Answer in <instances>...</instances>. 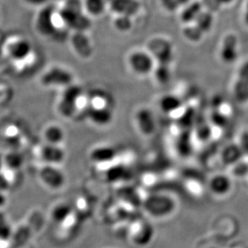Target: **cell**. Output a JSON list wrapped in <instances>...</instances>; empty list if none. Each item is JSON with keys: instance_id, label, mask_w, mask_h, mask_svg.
I'll return each instance as SVG.
<instances>
[{"instance_id": "obj_1", "label": "cell", "mask_w": 248, "mask_h": 248, "mask_svg": "<svg viewBox=\"0 0 248 248\" xmlns=\"http://www.w3.org/2000/svg\"><path fill=\"white\" fill-rule=\"evenodd\" d=\"M143 209L148 215L155 218H164L176 210V202L168 194L155 193L148 197L143 202Z\"/></svg>"}, {"instance_id": "obj_2", "label": "cell", "mask_w": 248, "mask_h": 248, "mask_svg": "<svg viewBox=\"0 0 248 248\" xmlns=\"http://www.w3.org/2000/svg\"><path fill=\"white\" fill-rule=\"evenodd\" d=\"M2 52L9 60L16 63L29 58L33 53V48L29 39L20 35H14L5 41Z\"/></svg>"}, {"instance_id": "obj_3", "label": "cell", "mask_w": 248, "mask_h": 248, "mask_svg": "<svg viewBox=\"0 0 248 248\" xmlns=\"http://www.w3.org/2000/svg\"><path fill=\"white\" fill-rule=\"evenodd\" d=\"M41 82L48 88H62L74 83V75L71 72L62 66H53L44 72Z\"/></svg>"}, {"instance_id": "obj_4", "label": "cell", "mask_w": 248, "mask_h": 248, "mask_svg": "<svg viewBox=\"0 0 248 248\" xmlns=\"http://www.w3.org/2000/svg\"><path fill=\"white\" fill-rule=\"evenodd\" d=\"M155 64V60L148 51H134L127 58L129 69L137 76L145 77L153 74Z\"/></svg>"}, {"instance_id": "obj_5", "label": "cell", "mask_w": 248, "mask_h": 248, "mask_svg": "<svg viewBox=\"0 0 248 248\" xmlns=\"http://www.w3.org/2000/svg\"><path fill=\"white\" fill-rule=\"evenodd\" d=\"M41 184L50 190H60L66 182V177L58 165H45L39 170Z\"/></svg>"}, {"instance_id": "obj_6", "label": "cell", "mask_w": 248, "mask_h": 248, "mask_svg": "<svg viewBox=\"0 0 248 248\" xmlns=\"http://www.w3.org/2000/svg\"><path fill=\"white\" fill-rule=\"evenodd\" d=\"M148 52L156 64H171L174 58L172 44L164 38H155L148 43Z\"/></svg>"}, {"instance_id": "obj_7", "label": "cell", "mask_w": 248, "mask_h": 248, "mask_svg": "<svg viewBox=\"0 0 248 248\" xmlns=\"http://www.w3.org/2000/svg\"><path fill=\"white\" fill-rule=\"evenodd\" d=\"M36 31L41 36L48 37L55 34V23H54V13L51 7H45L39 12L36 18Z\"/></svg>"}, {"instance_id": "obj_8", "label": "cell", "mask_w": 248, "mask_h": 248, "mask_svg": "<svg viewBox=\"0 0 248 248\" xmlns=\"http://www.w3.org/2000/svg\"><path fill=\"white\" fill-rule=\"evenodd\" d=\"M239 39L233 33L227 34L222 40L220 48L219 56L221 60L226 64H232L236 62L239 57Z\"/></svg>"}, {"instance_id": "obj_9", "label": "cell", "mask_w": 248, "mask_h": 248, "mask_svg": "<svg viewBox=\"0 0 248 248\" xmlns=\"http://www.w3.org/2000/svg\"><path fill=\"white\" fill-rule=\"evenodd\" d=\"M40 157L46 165L58 166L65 159V152L61 145L46 143L40 150Z\"/></svg>"}, {"instance_id": "obj_10", "label": "cell", "mask_w": 248, "mask_h": 248, "mask_svg": "<svg viewBox=\"0 0 248 248\" xmlns=\"http://www.w3.org/2000/svg\"><path fill=\"white\" fill-rule=\"evenodd\" d=\"M130 235L131 241L136 246H147L153 239L154 230L151 225L142 222L132 227Z\"/></svg>"}, {"instance_id": "obj_11", "label": "cell", "mask_w": 248, "mask_h": 248, "mask_svg": "<svg viewBox=\"0 0 248 248\" xmlns=\"http://www.w3.org/2000/svg\"><path fill=\"white\" fill-rule=\"evenodd\" d=\"M136 126L141 133L148 136L155 131V120L151 110L142 108L136 113Z\"/></svg>"}, {"instance_id": "obj_12", "label": "cell", "mask_w": 248, "mask_h": 248, "mask_svg": "<svg viewBox=\"0 0 248 248\" xmlns=\"http://www.w3.org/2000/svg\"><path fill=\"white\" fill-rule=\"evenodd\" d=\"M87 117L96 126H105L112 122L114 114L110 107L105 108H90Z\"/></svg>"}, {"instance_id": "obj_13", "label": "cell", "mask_w": 248, "mask_h": 248, "mask_svg": "<svg viewBox=\"0 0 248 248\" xmlns=\"http://www.w3.org/2000/svg\"><path fill=\"white\" fill-rule=\"evenodd\" d=\"M209 188L213 194L218 197H223L227 195L232 191V180L227 175H215L209 182Z\"/></svg>"}, {"instance_id": "obj_14", "label": "cell", "mask_w": 248, "mask_h": 248, "mask_svg": "<svg viewBox=\"0 0 248 248\" xmlns=\"http://www.w3.org/2000/svg\"><path fill=\"white\" fill-rule=\"evenodd\" d=\"M43 139L46 143L62 145L65 139L64 129L58 124H48L43 130Z\"/></svg>"}, {"instance_id": "obj_15", "label": "cell", "mask_w": 248, "mask_h": 248, "mask_svg": "<svg viewBox=\"0 0 248 248\" xmlns=\"http://www.w3.org/2000/svg\"><path fill=\"white\" fill-rule=\"evenodd\" d=\"M243 155L244 152L239 144L231 143L223 148L221 153V159L224 165H234L241 160Z\"/></svg>"}, {"instance_id": "obj_16", "label": "cell", "mask_w": 248, "mask_h": 248, "mask_svg": "<svg viewBox=\"0 0 248 248\" xmlns=\"http://www.w3.org/2000/svg\"><path fill=\"white\" fill-rule=\"evenodd\" d=\"M110 4L117 15H126L129 16L138 12L140 7V3L136 0H112Z\"/></svg>"}, {"instance_id": "obj_17", "label": "cell", "mask_w": 248, "mask_h": 248, "mask_svg": "<svg viewBox=\"0 0 248 248\" xmlns=\"http://www.w3.org/2000/svg\"><path fill=\"white\" fill-rule=\"evenodd\" d=\"M73 213V209L66 203H58L54 205L50 212V217L53 222L57 224H64L68 221Z\"/></svg>"}, {"instance_id": "obj_18", "label": "cell", "mask_w": 248, "mask_h": 248, "mask_svg": "<svg viewBox=\"0 0 248 248\" xmlns=\"http://www.w3.org/2000/svg\"><path fill=\"white\" fill-rule=\"evenodd\" d=\"M115 149L108 146L97 147L91 151V159L97 164L110 162L115 157Z\"/></svg>"}, {"instance_id": "obj_19", "label": "cell", "mask_w": 248, "mask_h": 248, "mask_svg": "<svg viewBox=\"0 0 248 248\" xmlns=\"http://www.w3.org/2000/svg\"><path fill=\"white\" fill-rule=\"evenodd\" d=\"M159 106L162 112L168 115H172L182 108V101L177 96L167 94L160 98Z\"/></svg>"}, {"instance_id": "obj_20", "label": "cell", "mask_w": 248, "mask_h": 248, "mask_svg": "<svg viewBox=\"0 0 248 248\" xmlns=\"http://www.w3.org/2000/svg\"><path fill=\"white\" fill-rule=\"evenodd\" d=\"M4 169L18 172L24 165V156L19 151L12 150L3 155Z\"/></svg>"}, {"instance_id": "obj_21", "label": "cell", "mask_w": 248, "mask_h": 248, "mask_svg": "<svg viewBox=\"0 0 248 248\" xmlns=\"http://www.w3.org/2000/svg\"><path fill=\"white\" fill-rule=\"evenodd\" d=\"M202 11V2L198 1L191 2L190 3L185 6V8L181 15V19L186 24H193Z\"/></svg>"}, {"instance_id": "obj_22", "label": "cell", "mask_w": 248, "mask_h": 248, "mask_svg": "<svg viewBox=\"0 0 248 248\" xmlns=\"http://www.w3.org/2000/svg\"><path fill=\"white\" fill-rule=\"evenodd\" d=\"M171 65L166 64H156L153 69V74L157 83L166 85L172 79Z\"/></svg>"}, {"instance_id": "obj_23", "label": "cell", "mask_w": 248, "mask_h": 248, "mask_svg": "<svg viewBox=\"0 0 248 248\" xmlns=\"http://www.w3.org/2000/svg\"><path fill=\"white\" fill-rule=\"evenodd\" d=\"M194 24L200 29L203 33L205 34L212 29L215 24V16L211 12L203 9L198 18L196 19Z\"/></svg>"}, {"instance_id": "obj_24", "label": "cell", "mask_w": 248, "mask_h": 248, "mask_svg": "<svg viewBox=\"0 0 248 248\" xmlns=\"http://www.w3.org/2000/svg\"><path fill=\"white\" fill-rule=\"evenodd\" d=\"M107 4L108 2L106 0H85L84 2L86 11L93 16L103 14L105 12Z\"/></svg>"}, {"instance_id": "obj_25", "label": "cell", "mask_w": 248, "mask_h": 248, "mask_svg": "<svg viewBox=\"0 0 248 248\" xmlns=\"http://www.w3.org/2000/svg\"><path fill=\"white\" fill-rule=\"evenodd\" d=\"M183 35L187 41L193 43H197L202 41L204 33L193 23V24H186V28L183 30Z\"/></svg>"}, {"instance_id": "obj_26", "label": "cell", "mask_w": 248, "mask_h": 248, "mask_svg": "<svg viewBox=\"0 0 248 248\" xmlns=\"http://www.w3.org/2000/svg\"><path fill=\"white\" fill-rule=\"evenodd\" d=\"M115 29L121 32H126L130 31L132 27V20L131 16L126 15H118L116 19H115Z\"/></svg>"}, {"instance_id": "obj_27", "label": "cell", "mask_w": 248, "mask_h": 248, "mask_svg": "<svg viewBox=\"0 0 248 248\" xmlns=\"http://www.w3.org/2000/svg\"><path fill=\"white\" fill-rule=\"evenodd\" d=\"M160 1L163 8L169 12H174L181 7L177 0H160Z\"/></svg>"}, {"instance_id": "obj_28", "label": "cell", "mask_w": 248, "mask_h": 248, "mask_svg": "<svg viewBox=\"0 0 248 248\" xmlns=\"http://www.w3.org/2000/svg\"><path fill=\"white\" fill-rule=\"evenodd\" d=\"M12 91L9 86H7V85L5 84H0V103H3L2 97L4 99L5 103L9 102L12 98Z\"/></svg>"}, {"instance_id": "obj_29", "label": "cell", "mask_w": 248, "mask_h": 248, "mask_svg": "<svg viewBox=\"0 0 248 248\" xmlns=\"http://www.w3.org/2000/svg\"><path fill=\"white\" fill-rule=\"evenodd\" d=\"M12 234V230L9 225L4 221L0 222V239H7Z\"/></svg>"}, {"instance_id": "obj_30", "label": "cell", "mask_w": 248, "mask_h": 248, "mask_svg": "<svg viewBox=\"0 0 248 248\" xmlns=\"http://www.w3.org/2000/svg\"><path fill=\"white\" fill-rule=\"evenodd\" d=\"M10 186L11 184L6 176L2 172H0V192L5 193L9 189Z\"/></svg>"}, {"instance_id": "obj_31", "label": "cell", "mask_w": 248, "mask_h": 248, "mask_svg": "<svg viewBox=\"0 0 248 248\" xmlns=\"http://www.w3.org/2000/svg\"><path fill=\"white\" fill-rule=\"evenodd\" d=\"M239 79L248 82V62L242 64L241 68L239 69Z\"/></svg>"}, {"instance_id": "obj_32", "label": "cell", "mask_w": 248, "mask_h": 248, "mask_svg": "<svg viewBox=\"0 0 248 248\" xmlns=\"http://www.w3.org/2000/svg\"><path fill=\"white\" fill-rule=\"evenodd\" d=\"M242 151L244 153H248V131H246L245 133L242 135L241 140L239 143Z\"/></svg>"}, {"instance_id": "obj_33", "label": "cell", "mask_w": 248, "mask_h": 248, "mask_svg": "<svg viewBox=\"0 0 248 248\" xmlns=\"http://www.w3.org/2000/svg\"><path fill=\"white\" fill-rule=\"evenodd\" d=\"M24 3L31 7H39L45 4L48 0H22Z\"/></svg>"}, {"instance_id": "obj_34", "label": "cell", "mask_w": 248, "mask_h": 248, "mask_svg": "<svg viewBox=\"0 0 248 248\" xmlns=\"http://www.w3.org/2000/svg\"><path fill=\"white\" fill-rule=\"evenodd\" d=\"M7 199L5 193L0 192V209L7 204Z\"/></svg>"}, {"instance_id": "obj_35", "label": "cell", "mask_w": 248, "mask_h": 248, "mask_svg": "<svg viewBox=\"0 0 248 248\" xmlns=\"http://www.w3.org/2000/svg\"><path fill=\"white\" fill-rule=\"evenodd\" d=\"M215 1L218 3L220 7H222V6H227V5L232 4V2H234V0H215Z\"/></svg>"}, {"instance_id": "obj_36", "label": "cell", "mask_w": 248, "mask_h": 248, "mask_svg": "<svg viewBox=\"0 0 248 248\" xmlns=\"http://www.w3.org/2000/svg\"><path fill=\"white\" fill-rule=\"evenodd\" d=\"M244 24H246L247 26L248 27V2H247L246 6H245V8H244Z\"/></svg>"}, {"instance_id": "obj_37", "label": "cell", "mask_w": 248, "mask_h": 248, "mask_svg": "<svg viewBox=\"0 0 248 248\" xmlns=\"http://www.w3.org/2000/svg\"><path fill=\"white\" fill-rule=\"evenodd\" d=\"M4 169V157L2 153H0V172Z\"/></svg>"}, {"instance_id": "obj_38", "label": "cell", "mask_w": 248, "mask_h": 248, "mask_svg": "<svg viewBox=\"0 0 248 248\" xmlns=\"http://www.w3.org/2000/svg\"><path fill=\"white\" fill-rule=\"evenodd\" d=\"M177 1L179 2V4L181 7H182V6L185 7L186 5H188V3H190L191 2H193L192 0H177Z\"/></svg>"}]
</instances>
